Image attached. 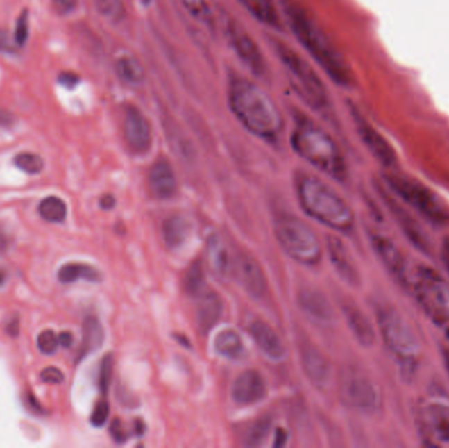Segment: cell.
<instances>
[{
	"label": "cell",
	"mask_w": 449,
	"mask_h": 448,
	"mask_svg": "<svg viewBox=\"0 0 449 448\" xmlns=\"http://www.w3.org/2000/svg\"><path fill=\"white\" fill-rule=\"evenodd\" d=\"M272 429V418L269 415H263L247 424L242 434V443L244 447H259L264 443Z\"/></svg>",
	"instance_id": "cell-33"
},
{
	"label": "cell",
	"mask_w": 449,
	"mask_h": 448,
	"mask_svg": "<svg viewBox=\"0 0 449 448\" xmlns=\"http://www.w3.org/2000/svg\"><path fill=\"white\" fill-rule=\"evenodd\" d=\"M29 37V15L23 11L17 19L16 29H15V44L17 47H24Z\"/></svg>",
	"instance_id": "cell-42"
},
{
	"label": "cell",
	"mask_w": 449,
	"mask_h": 448,
	"mask_svg": "<svg viewBox=\"0 0 449 448\" xmlns=\"http://www.w3.org/2000/svg\"><path fill=\"white\" fill-rule=\"evenodd\" d=\"M300 206L305 213L340 233H350L355 226L351 206L326 183L316 176L300 174L296 179Z\"/></svg>",
	"instance_id": "cell-3"
},
{
	"label": "cell",
	"mask_w": 449,
	"mask_h": 448,
	"mask_svg": "<svg viewBox=\"0 0 449 448\" xmlns=\"http://www.w3.org/2000/svg\"><path fill=\"white\" fill-rule=\"evenodd\" d=\"M213 349L217 355L228 360H241L246 354L242 337L232 329L219 331L213 342Z\"/></svg>",
	"instance_id": "cell-28"
},
{
	"label": "cell",
	"mask_w": 449,
	"mask_h": 448,
	"mask_svg": "<svg viewBox=\"0 0 449 448\" xmlns=\"http://www.w3.org/2000/svg\"><path fill=\"white\" fill-rule=\"evenodd\" d=\"M328 255L331 265L335 268L337 274L343 281H346L350 285H359L360 284V274L357 271V267L353 262V256L350 254L347 246L340 241L337 237H328Z\"/></svg>",
	"instance_id": "cell-23"
},
{
	"label": "cell",
	"mask_w": 449,
	"mask_h": 448,
	"mask_svg": "<svg viewBox=\"0 0 449 448\" xmlns=\"http://www.w3.org/2000/svg\"><path fill=\"white\" fill-rule=\"evenodd\" d=\"M110 434L116 443H124L129 439V433L122 424L121 420L115 418L110 424Z\"/></svg>",
	"instance_id": "cell-43"
},
{
	"label": "cell",
	"mask_w": 449,
	"mask_h": 448,
	"mask_svg": "<svg viewBox=\"0 0 449 448\" xmlns=\"http://www.w3.org/2000/svg\"><path fill=\"white\" fill-rule=\"evenodd\" d=\"M147 183L150 192L159 200H170L178 192V179L170 162L159 158L149 171Z\"/></svg>",
	"instance_id": "cell-18"
},
{
	"label": "cell",
	"mask_w": 449,
	"mask_h": 448,
	"mask_svg": "<svg viewBox=\"0 0 449 448\" xmlns=\"http://www.w3.org/2000/svg\"><path fill=\"white\" fill-rule=\"evenodd\" d=\"M414 296L428 320L449 340V281L437 269L419 266L410 280Z\"/></svg>",
	"instance_id": "cell-6"
},
{
	"label": "cell",
	"mask_w": 449,
	"mask_h": 448,
	"mask_svg": "<svg viewBox=\"0 0 449 448\" xmlns=\"http://www.w3.org/2000/svg\"><path fill=\"white\" fill-rule=\"evenodd\" d=\"M60 85L66 87V88H74L79 83V76L75 73H61L58 76Z\"/></svg>",
	"instance_id": "cell-46"
},
{
	"label": "cell",
	"mask_w": 449,
	"mask_h": 448,
	"mask_svg": "<svg viewBox=\"0 0 449 448\" xmlns=\"http://www.w3.org/2000/svg\"><path fill=\"white\" fill-rule=\"evenodd\" d=\"M415 421L419 435L427 446L449 448V395L432 389L423 395L415 406Z\"/></svg>",
	"instance_id": "cell-7"
},
{
	"label": "cell",
	"mask_w": 449,
	"mask_h": 448,
	"mask_svg": "<svg viewBox=\"0 0 449 448\" xmlns=\"http://www.w3.org/2000/svg\"><path fill=\"white\" fill-rule=\"evenodd\" d=\"M115 206H116V199L112 194H104L100 199V206H101V209L110 210V209H113Z\"/></svg>",
	"instance_id": "cell-50"
},
{
	"label": "cell",
	"mask_w": 449,
	"mask_h": 448,
	"mask_svg": "<svg viewBox=\"0 0 449 448\" xmlns=\"http://www.w3.org/2000/svg\"><path fill=\"white\" fill-rule=\"evenodd\" d=\"M104 338H105L104 327L99 321V318L95 315H87L82 326V342L78 350L76 363L82 362L91 354L100 350L104 343Z\"/></svg>",
	"instance_id": "cell-26"
},
{
	"label": "cell",
	"mask_w": 449,
	"mask_h": 448,
	"mask_svg": "<svg viewBox=\"0 0 449 448\" xmlns=\"http://www.w3.org/2000/svg\"><path fill=\"white\" fill-rule=\"evenodd\" d=\"M8 246H10V237H8L7 231L0 226V254L7 251Z\"/></svg>",
	"instance_id": "cell-51"
},
{
	"label": "cell",
	"mask_w": 449,
	"mask_h": 448,
	"mask_svg": "<svg viewBox=\"0 0 449 448\" xmlns=\"http://www.w3.org/2000/svg\"><path fill=\"white\" fill-rule=\"evenodd\" d=\"M38 213L48 222L60 224V222H63L67 216V206L60 197L49 196L40 203Z\"/></svg>",
	"instance_id": "cell-35"
},
{
	"label": "cell",
	"mask_w": 449,
	"mask_h": 448,
	"mask_svg": "<svg viewBox=\"0 0 449 448\" xmlns=\"http://www.w3.org/2000/svg\"><path fill=\"white\" fill-rule=\"evenodd\" d=\"M444 352H446V354H444V356H446V363H447V367H448L449 370V347Z\"/></svg>",
	"instance_id": "cell-58"
},
{
	"label": "cell",
	"mask_w": 449,
	"mask_h": 448,
	"mask_svg": "<svg viewBox=\"0 0 449 448\" xmlns=\"http://www.w3.org/2000/svg\"><path fill=\"white\" fill-rule=\"evenodd\" d=\"M79 279L90 283H100L103 280V275L96 267L85 263H66L58 271V280L65 284L75 283Z\"/></svg>",
	"instance_id": "cell-29"
},
{
	"label": "cell",
	"mask_w": 449,
	"mask_h": 448,
	"mask_svg": "<svg viewBox=\"0 0 449 448\" xmlns=\"http://www.w3.org/2000/svg\"><path fill=\"white\" fill-rule=\"evenodd\" d=\"M355 122L362 141L364 142L366 149L372 153V156L384 166H388V167L394 166V163L397 162V158L393 147L389 145L388 141L378 133L373 126H371L365 122L362 116L356 113H355Z\"/></svg>",
	"instance_id": "cell-21"
},
{
	"label": "cell",
	"mask_w": 449,
	"mask_h": 448,
	"mask_svg": "<svg viewBox=\"0 0 449 448\" xmlns=\"http://www.w3.org/2000/svg\"><path fill=\"white\" fill-rule=\"evenodd\" d=\"M116 73L125 83L138 85L144 81V67L133 57H121L116 62Z\"/></svg>",
	"instance_id": "cell-34"
},
{
	"label": "cell",
	"mask_w": 449,
	"mask_h": 448,
	"mask_svg": "<svg viewBox=\"0 0 449 448\" xmlns=\"http://www.w3.org/2000/svg\"><path fill=\"white\" fill-rule=\"evenodd\" d=\"M40 379L46 384H61L65 380V376L60 368L48 367L40 374Z\"/></svg>",
	"instance_id": "cell-44"
},
{
	"label": "cell",
	"mask_w": 449,
	"mask_h": 448,
	"mask_svg": "<svg viewBox=\"0 0 449 448\" xmlns=\"http://www.w3.org/2000/svg\"><path fill=\"white\" fill-rule=\"evenodd\" d=\"M287 442H288V433L284 430V429H281V427H279L278 430H276V434H275V440H273V447L275 448H281L284 447L285 445H287Z\"/></svg>",
	"instance_id": "cell-48"
},
{
	"label": "cell",
	"mask_w": 449,
	"mask_h": 448,
	"mask_svg": "<svg viewBox=\"0 0 449 448\" xmlns=\"http://www.w3.org/2000/svg\"><path fill=\"white\" fill-rule=\"evenodd\" d=\"M341 310L356 340L365 347L372 346L376 340L375 329L369 322L368 317L363 313V310L353 301H343Z\"/></svg>",
	"instance_id": "cell-24"
},
{
	"label": "cell",
	"mask_w": 449,
	"mask_h": 448,
	"mask_svg": "<svg viewBox=\"0 0 449 448\" xmlns=\"http://www.w3.org/2000/svg\"><path fill=\"white\" fill-rule=\"evenodd\" d=\"M144 3H149V0H144Z\"/></svg>",
	"instance_id": "cell-59"
},
{
	"label": "cell",
	"mask_w": 449,
	"mask_h": 448,
	"mask_svg": "<svg viewBox=\"0 0 449 448\" xmlns=\"http://www.w3.org/2000/svg\"><path fill=\"white\" fill-rule=\"evenodd\" d=\"M275 235L280 247L293 260L316 266L322 259V246L313 231L305 221L294 216L280 217L275 224Z\"/></svg>",
	"instance_id": "cell-9"
},
{
	"label": "cell",
	"mask_w": 449,
	"mask_h": 448,
	"mask_svg": "<svg viewBox=\"0 0 449 448\" xmlns=\"http://www.w3.org/2000/svg\"><path fill=\"white\" fill-rule=\"evenodd\" d=\"M443 260H444V265L449 269V240H447L443 244Z\"/></svg>",
	"instance_id": "cell-55"
},
{
	"label": "cell",
	"mask_w": 449,
	"mask_h": 448,
	"mask_svg": "<svg viewBox=\"0 0 449 448\" xmlns=\"http://www.w3.org/2000/svg\"><path fill=\"white\" fill-rule=\"evenodd\" d=\"M20 331V320L19 315H13L10 317V320L6 322V333L11 337H17Z\"/></svg>",
	"instance_id": "cell-47"
},
{
	"label": "cell",
	"mask_w": 449,
	"mask_h": 448,
	"mask_svg": "<svg viewBox=\"0 0 449 448\" xmlns=\"http://www.w3.org/2000/svg\"><path fill=\"white\" fill-rule=\"evenodd\" d=\"M223 315V301L219 293L205 291L197 297V305L194 312L196 326L201 335H207Z\"/></svg>",
	"instance_id": "cell-20"
},
{
	"label": "cell",
	"mask_w": 449,
	"mask_h": 448,
	"mask_svg": "<svg viewBox=\"0 0 449 448\" xmlns=\"http://www.w3.org/2000/svg\"><path fill=\"white\" fill-rule=\"evenodd\" d=\"M7 272L3 268H0V287H3L7 283Z\"/></svg>",
	"instance_id": "cell-57"
},
{
	"label": "cell",
	"mask_w": 449,
	"mask_h": 448,
	"mask_svg": "<svg viewBox=\"0 0 449 448\" xmlns=\"http://www.w3.org/2000/svg\"><path fill=\"white\" fill-rule=\"evenodd\" d=\"M371 243L381 263L387 268L389 274L396 279L401 285L410 284L407 262L398 249V246L393 242L387 235L380 233H371Z\"/></svg>",
	"instance_id": "cell-15"
},
{
	"label": "cell",
	"mask_w": 449,
	"mask_h": 448,
	"mask_svg": "<svg viewBox=\"0 0 449 448\" xmlns=\"http://www.w3.org/2000/svg\"><path fill=\"white\" fill-rule=\"evenodd\" d=\"M300 359L307 380L314 387H326L331 376V365L322 351L313 343L305 342L300 347Z\"/></svg>",
	"instance_id": "cell-17"
},
{
	"label": "cell",
	"mask_w": 449,
	"mask_h": 448,
	"mask_svg": "<svg viewBox=\"0 0 449 448\" xmlns=\"http://www.w3.org/2000/svg\"><path fill=\"white\" fill-rule=\"evenodd\" d=\"M15 122V116L7 109L0 107V126H11Z\"/></svg>",
	"instance_id": "cell-49"
},
{
	"label": "cell",
	"mask_w": 449,
	"mask_h": 448,
	"mask_svg": "<svg viewBox=\"0 0 449 448\" xmlns=\"http://www.w3.org/2000/svg\"><path fill=\"white\" fill-rule=\"evenodd\" d=\"M297 303L300 309L307 315L313 322L326 325L332 322L334 310L325 293L316 288H303L298 292Z\"/></svg>",
	"instance_id": "cell-22"
},
{
	"label": "cell",
	"mask_w": 449,
	"mask_h": 448,
	"mask_svg": "<svg viewBox=\"0 0 449 448\" xmlns=\"http://www.w3.org/2000/svg\"><path fill=\"white\" fill-rule=\"evenodd\" d=\"M207 263L210 271L219 279H226L231 274L232 259L223 238L212 233L207 240Z\"/></svg>",
	"instance_id": "cell-25"
},
{
	"label": "cell",
	"mask_w": 449,
	"mask_h": 448,
	"mask_svg": "<svg viewBox=\"0 0 449 448\" xmlns=\"http://www.w3.org/2000/svg\"><path fill=\"white\" fill-rule=\"evenodd\" d=\"M124 138L129 150L135 156L147 154L153 146V131L144 112L128 106L124 112Z\"/></svg>",
	"instance_id": "cell-14"
},
{
	"label": "cell",
	"mask_w": 449,
	"mask_h": 448,
	"mask_svg": "<svg viewBox=\"0 0 449 448\" xmlns=\"http://www.w3.org/2000/svg\"><path fill=\"white\" fill-rule=\"evenodd\" d=\"M377 326L389 352L407 372H413L421 363L423 347L413 325L390 304H378Z\"/></svg>",
	"instance_id": "cell-5"
},
{
	"label": "cell",
	"mask_w": 449,
	"mask_h": 448,
	"mask_svg": "<svg viewBox=\"0 0 449 448\" xmlns=\"http://www.w3.org/2000/svg\"><path fill=\"white\" fill-rule=\"evenodd\" d=\"M192 233V224L183 216H170L162 224L163 242L172 251L182 249L189 240Z\"/></svg>",
	"instance_id": "cell-27"
},
{
	"label": "cell",
	"mask_w": 449,
	"mask_h": 448,
	"mask_svg": "<svg viewBox=\"0 0 449 448\" xmlns=\"http://www.w3.org/2000/svg\"><path fill=\"white\" fill-rule=\"evenodd\" d=\"M341 402L353 410L373 413L381 405L376 385L371 377L355 367H346L339 376Z\"/></svg>",
	"instance_id": "cell-11"
},
{
	"label": "cell",
	"mask_w": 449,
	"mask_h": 448,
	"mask_svg": "<svg viewBox=\"0 0 449 448\" xmlns=\"http://www.w3.org/2000/svg\"><path fill=\"white\" fill-rule=\"evenodd\" d=\"M387 203L390 206L393 215L397 218V221L400 222L402 231L407 234V237L412 240L414 244H416L422 250H425L427 249V240H425V233L422 231L421 226L418 228L414 218L410 217V215H407V212L403 208H401L400 204H397L391 199H389Z\"/></svg>",
	"instance_id": "cell-30"
},
{
	"label": "cell",
	"mask_w": 449,
	"mask_h": 448,
	"mask_svg": "<svg viewBox=\"0 0 449 448\" xmlns=\"http://www.w3.org/2000/svg\"><path fill=\"white\" fill-rule=\"evenodd\" d=\"M262 24L280 28L279 16L272 0H238Z\"/></svg>",
	"instance_id": "cell-32"
},
{
	"label": "cell",
	"mask_w": 449,
	"mask_h": 448,
	"mask_svg": "<svg viewBox=\"0 0 449 448\" xmlns=\"http://www.w3.org/2000/svg\"><path fill=\"white\" fill-rule=\"evenodd\" d=\"M225 32L228 41L238 58L247 66L251 73L257 76H263L267 72V63L253 37L243 29V26L231 19L226 20Z\"/></svg>",
	"instance_id": "cell-12"
},
{
	"label": "cell",
	"mask_w": 449,
	"mask_h": 448,
	"mask_svg": "<svg viewBox=\"0 0 449 448\" xmlns=\"http://www.w3.org/2000/svg\"><path fill=\"white\" fill-rule=\"evenodd\" d=\"M228 99L231 112L250 133L267 141L278 140L282 119L278 106L262 87L235 74L229 81Z\"/></svg>",
	"instance_id": "cell-2"
},
{
	"label": "cell",
	"mask_w": 449,
	"mask_h": 448,
	"mask_svg": "<svg viewBox=\"0 0 449 448\" xmlns=\"http://www.w3.org/2000/svg\"><path fill=\"white\" fill-rule=\"evenodd\" d=\"M110 412V408L108 401L105 400V399L97 401L95 409L91 414V424L95 426V427H103L108 421Z\"/></svg>",
	"instance_id": "cell-41"
},
{
	"label": "cell",
	"mask_w": 449,
	"mask_h": 448,
	"mask_svg": "<svg viewBox=\"0 0 449 448\" xmlns=\"http://www.w3.org/2000/svg\"><path fill=\"white\" fill-rule=\"evenodd\" d=\"M113 356L108 354L101 359L100 363V370H99V389L103 395V397H105V395L108 393L110 387V381H112V375H113Z\"/></svg>",
	"instance_id": "cell-39"
},
{
	"label": "cell",
	"mask_w": 449,
	"mask_h": 448,
	"mask_svg": "<svg viewBox=\"0 0 449 448\" xmlns=\"http://www.w3.org/2000/svg\"><path fill=\"white\" fill-rule=\"evenodd\" d=\"M134 431H135V434L138 436H141L144 434V431H145V424H144V422H142L141 420H137V421L134 422Z\"/></svg>",
	"instance_id": "cell-56"
},
{
	"label": "cell",
	"mask_w": 449,
	"mask_h": 448,
	"mask_svg": "<svg viewBox=\"0 0 449 448\" xmlns=\"http://www.w3.org/2000/svg\"><path fill=\"white\" fill-rule=\"evenodd\" d=\"M58 340H60V345L63 347H70L73 345V335L69 331H63L62 334L58 335Z\"/></svg>",
	"instance_id": "cell-52"
},
{
	"label": "cell",
	"mask_w": 449,
	"mask_h": 448,
	"mask_svg": "<svg viewBox=\"0 0 449 448\" xmlns=\"http://www.w3.org/2000/svg\"><path fill=\"white\" fill-rule=\"evenodd\" d=\"M248 334L259 350L272 362H282L288 352L279 334L263 321H254L248 326Z\"/></svg>",
	"instance_id": "cell-19"
},
{
	"label": "cell",
	"mask_w": 449,
	"mask_h": 448,
	"mask_svg": "<svg viewBox=\"0 0 449 448\" xmlns=\"http://www.w3.org/2000/svg\"><path fill=\"white\" fill-rule=\"evenodd\" d=\"M37 346H38V350L42 354L53 355L60 347L58 335H56L53 330H45L38 335Z\"/></svg>",
	"instance_id": "cell-40"
},
{
	"label": "cell",
	"mask_w": 449,
	"mask_h": 448,
	"mask_svg": "<svg viewBox=\"0 0 449 448\" xmlns=\"http://www.w3.org/2000/svg\"><path fill=\"white\" fill-rule=\"evenodd\" d=\"M28 400H29V405L32 406V409L33 410H36L37 413H42L44 412V409H42V406L37 402L36 399H35V396L33 395H28Z\"/></svg>",
	"instance_id": "cell-54"
},
{
	"label": "cell",
	"mask_w": 449,
	"mask_h": 448,
	"mask_svg": "<svg viewBox=\"0 0 449 448\" xmlns=\"http://www.w3.org/2000/svg\"><path fill=\"white\" fill-rule=\"evenodd\" d=\"M231 274L250 297L259 300L267 293V278L259 262L253 255L238 253L232 259Z\"/></svg>",
	"instance_id": "cell-13"
},
{
	"label": "cell",
	"mask_w": 449,
	"mask_h": 448,
	"mask_svg": "<svg viewBox=\"0 0 449 448\" xmlns=\"http://www.w3.org/2000/svg\"><path fill=\"white\" fill-rule=\"evenodd\" d=\"M180 1L185 7V10L191 13V16H194L197 22H200L207 28H213L214 19L207 0H180Z\"/></svg>",
	"instance_id": "cell-36"
},
{
	"label": "cell",
	"mask_w": 449,
	"mask_h": 448,
	"mask_svg": "<svg viewBox=\"0 0 449 448\" xmlns=\"http://www.w3.org/2000/svg\"><path fill=\"white\" fill-rule=\"evenodd\" d=\"M13 162L17 169L29 175H37L44 170V159L35 153H20L15 157Z\"/></svg>",
	"instance_id": "cell-38"
},
{
	"label": "cell",
	"mask_w": 449,
	"mask_h": 448,
	"mask_svg": "<svg viewBox=\"0 0 449 448\" xmlns=\"http://www.w3.org/2000/svg\"><path fill=\"white\" fill-rule=\"evenodd\" d=\"M0 49L6 51H12V44H10V38L7 32H0Z\"/></svg>",
	"instance_id": "cell-53"
},
{
	"label": "cell",
	"mask_w": 449,
	"mask_h": 448,
	"mask_svg": "<svg viewBox=\"0 0 449 448\" xmlns=\"http://www.w3.org/2000/svg\"><path fill=\"white\" fill-rule=\"evenodd\" d=\"M272 47L289 74L291 85L296 88L298 95L312 108L318 110L328 108V92L316 70L296 50L285 45L282 41L272 40Z\"/></svg>",
	"instance_id": "cell-8"
},
{
	"label": "cell",
	"mask_w": 449,
	"mask_h": 448,
	"mask_svg": "<svg viewBox=\"0 0 449 448\" xmlns=\"http://www.w3.org/2000/svg\"><path fill=\"white\" fill-rule=\"evenodd\" d=\"M96 10L110 23H121L126 16L122 0H96Z\"/></svg>",
	"instance_id": "cell-37"
},
{
	"label": "cell",
	"mask_w": 449,
	"mask_h": 448,
	"mask_svg": "<svg viewBox=\"0 0 449 448\" xmlns=\"http://www.w3.org/2000/svg\"><path fill=\"white\" fill-rule=\"evenodd\" d=\"M182 285L184 293L192 299H197L205 292L207 280H205V271L201 260H194L185 269Z\"/></svg>",
	"instance_id": "cell-31"
},
{
	"label": "cell",
	"mask_w": 449,
	"mask_h": 448,
	"mask_svg": "<svg viewBox=\"0 0 449 448\" xmlns=\"http://www.w3.org/2000/svg\"><path fill=\"white\" fill-rule=\"evenodd\" d=\"M385 182L391 192L397 194L406 206L413 208L422 217L437 225L449 224L448 209L425 184L401 174H388Z\"/></svg>",
	"instance_id": "cell-10"
},
{
	"label": "cell",
	"mask_w": 449,
	"mask_h": 448,
	"mask_svg": "<svg viewBox=\"0 0 449 448\" xmlns=\"http://www.w3.org/2000/svg\"><path fill=\"white\" fill-rule=\"evenodd\" d=\"M293 150L328 176L343 182L347 178V165L335 141L313 122L300 120L291 133Z\"/></svg>",
	"instance_id": "cell-4"
},
{
	"label": "cell",
	"mask_w": 449,
	"mask_h": 448,
	"mask_svg": "<svg viewBox=\"0 0 449 448\" xmlns=\"http://www.w3.org/2000/svg\"><path fill=\"white\" fill-rule=\"evenodd\" d=\"M78 4V0H53V7L60 15L73 13Z\"/></svg>",
	"instance_id": "cell-45"
},
{
	"label": "cell",
	"mask_w": 449,
	"mask_h": 448,
	"mask_svg": "<svg viewBox=\"0 0 449 448\" xmlns=\"http://www.w3.org/2000/svg\"><path fill=\"white\" fill-rule=\"evenodd\" d=\"M267 381L256 370H246L231 385V399L242 406H250L267 397Z\"/></svg>",
	"instance_id": "cell-16"
},
{
	"label": "cell",
	"mask_w": 449,
	"mask_h": 448,
	"mask_svg": "<svg viewBox=\"0 0 449 448\" xmlns=\"http://www.w3.org/2000/svg\"><path fill=\"white\" fill-rule=\"evenodd\" d=\"M281 7L294 37L331 81L341 87L353 85L350 66L304 4L300 0H281Z\"/></svg>",
	"instance_id": "cell-1"
}]
</instances>
